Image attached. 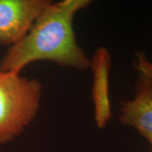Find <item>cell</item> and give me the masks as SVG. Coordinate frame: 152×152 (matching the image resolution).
<instances>
[{"label": "cell", "mask_w": 152, "mask_h": 152, "mask_svg": "<svg viewBox=\"0 0 152 152\" xmlns=\"http://www.w3.org/2000/svg\"><path fill=\"white\" fill-rule=\"evenodd\" d=\"M90 0H62L52 2L39 14L28 33L10 47L0 62L5 71L20 74L31 63L51 61L78 71L90 69V58L77 44L73 21Z\"/></svg>", "instance_id": "cell-1"}, {"label": "cell", "mask_w": 152, "mask_h": 152, "mask_svg": "<svg viewBox=\"0 0 152 152\" xmlns=\"http://www.w3.org/2000/svg\"><path fill=\"white\" fill-rule=\"evenodd\" d=\"M42 90L37 79L0 67V145L14 141L35 120Z\"/></svg>", "instance_id": "cell-2"}, {"label": "cell", "mask_w": 152, "mask_h": 152, "mask_svg": "<svg viewBox=\"0 0 152 152\" xmlns=\"http://www.w3.org/2000/svg\"><path fill=\"white\" fill-rule=\"evenodd\" d=\"M50 0H0V44L11 47L31 28Z\"/></svg>", "instance_id": "cell-3"}, {"label": "cell", "mask_w": 152, "mask_h": 152, "mask_svg": "<svg viewBox=\"0 0 152 152\" xmlns=\"http://www.w3.org/2000/svg\"><path fill=\"white\" fill-rule=\"evenodd\" d=\"M119 121L132 127L151 144L152 152V82L140 75L132 99L122 102Z\"/></svg>", "instance_id": "cell-4"}, {"label": "cell", "mask_w": 152, "mask_h": 152, "mask_svg": "<svg viewBox=\"0 0 152 152\" xmlns=\"http://www.w3.org/2000/svg\"><path fill=\"white\" fill-rule=\"evenodd\" d=\"M111 56L105 47L96 49L90 59L92 72V99L94 104V120L99 128H104L112 117L109 96V77Z\"/></svg>", "instance_id": "cell-5"}, {"label": "cell", "mask_w": 152, "mask_h": 152, "mask_svg": "<svg viewBox=\"0 0 152 152\" xmlns=\"http://www.w3.org/2000/svg\"><path fill=\"white\" fill-rule=\"evenodd\" d=\"M134 55L135 58L133 61V67L139 75L152 82V62L148 59L145 53L142 51H137Z\"/></svg>", "instance_id": "cell-6"}]
</instances>
